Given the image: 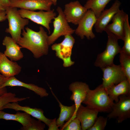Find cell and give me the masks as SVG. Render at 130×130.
I'll list each match as a JSON object with an SVG mask.
<instances>
[{
    "mask_svg": "<svg viewBox=\"0 0 130 130\" xmlns=\"http://www.w3.org/2000/svg\"><path fill=\"white\" fill-rule=\"evenodd\" d=\"M26 31L23 30L21 37L17 42L21 48L26 49L32 53L33 57L38 58L47 54L49 45L47 32L43 27H39V30L36 32L28 27Z\"/></svg>",
    "mask_w": 130,
    "mask_h": 130,
    "instance_id": "1",
    "label": "cell"
},
{
    "mask_svg": "<svg viewBox=\"0 0 130 130\" xmlns=\"http://www.w3.org/2000/svg\"><path fill=\"white\" fill-rule=\"evenodd\" d=\"M82 103L99 112L109 113L114 103L110 98L102 84L95 89L88 91Z\"/></svg>",
    "mask_w": 130,
    "mask_h": 130,
    "instance_id": "2",
    "label": "cell"
},
{
    "mask_svg": "<svg viewBox=\"0 0 130 130\" xmlns=\"http://www.w3.org/2000/svg\"><path fill=\"white\" fill-rule=\"evenodd\" d=\"M108 35V41L105 50L98 55L94 63V65L101 68L114 64L113 60L115 56L120 53L122 48L119 45L118 39L113 33L105 31Z\"/></svg>",
    "mask_w": 130,
    "mask_h": 130,
    "instance_id": "3",
    "label": "cell"
},
{
    "mask_svg": "<svg viewBox=\"0 0 130 130\" xmlns=\"http://www.w3.org/2000/svg\"><path fill=\"white\" fill-rule=\"evenodd\" d=\"M5 11L8 22V27L5 32L9 33L17 43L21 37L22 30L28 24L29 19L22 17L17 8L7 7L5 8Z\"/></svg>",
    "mask_w": 130,
    "mask_h": 130,
    "instance_id": "4",
    "label": "cell"
},
{
    "mask_svg": "<svg viewBox=\"0 0 130 130\" xmlns=\"http://www.w3.org/2000/svg\"><path fill=\"white\" fill-rule=\"evenodd\" d=\"M57 11L58 15L54 19L53 22V31L48 37V42L49 45L53 44L60 36L68 34L72 35L75 31V30L71 27L68 24L62 8L58 6Z\"/></svg>",
    "mask_w": 130,
    "mask_h": 130,
    "instance_id": "5",
    "label": "cell"
},
{
    "mask_svg": "<svg viewBox=\"0 0 130 130\" xmlns=\"http://www.w3.org/2000/svg\"><path fill=\"white\" fill-rule=\"evenodd\" d=\"M64 37L61 42L53 44L51 48L55 52L56 56L63 60V66L66 67L71 66L74 63V62L71 60V56L75 39L71 34L67 35Z\"/></svg>",
    "mask_w": 130,
    "mask_h": 130,
    "instance_id": "6",
    "label": "cell"
},
{
    "mask_svg": "<svg viewBox=\"0 0 130 130\" xmlns=\"http://www.w3.org/2000/svg\"><path fill=\"white\" fill-rule=\"evenodd\" d=\"M108 119H116L118 123L130 118V94L121 95L119 100L114 103L107 115Z\"/></svg>",
    "mask_w": 130,
    "mask_h": 130,
    "instance_id": "7",
    "label": "cell"
},
{
    "mask_svg": "<svg viewBox=\"0 0 130 130\" xmlns=\"http://www.w3.org/2000/svg\"><path fill=\"white\" fill-rule=\"evenodd\" d=\"M18 11L22 17L29 19L34 23L44 26L50 33L49 24L56 15L54 9L46 12L43 10L35 12L20 9L18 10Z\"/></svg>",
    "mask_w": 130,
    "mask_h": 130,
    "instance_id": "8",
    "label": "cell"
},
{
    "mask_svg": "<svg viewBox=\"0 0 130 130\" xmlns=\"http://www.w3.org/2000/svg\"><path fill=\"white\" fill-rule=\"evenodd\" d=\"M103 73L102 84L106 89L127 80L120 65H113L101 68Z\"/></svg>",
    "mask_w": 130,
    "mask_h": 130,
    "instance_id": "9",
    "label": "cell"
},
{
    "mask_svg": "<svg viewBox=\"0 0 130 130\" xmlns=\"http://www.w3.org/2000/svg\"><path fill=\"white\" fill-rule=\"evenodd\" d=\"M97 18L93 12L88 9L86 13L78 24L75 32L81 39L85 37L88 39H92L95 37L92 29L96 21Z\"/></svg>",
    "mask_w": 130,
    "mask_h": 130,
    "instance_id": "10",
    "label": "cell"
},
{
    "mask_svg": "<svg viewBox=\"0 0 130 130\" xmlns=\"http://www.w3.org/2000/svg\"><path fill=\"white\" fill-rule=\"evenodd\" d=\"M9 0V7L33 11L36 10L50 11L53 4L51 0Z\"/></svg>",
    "mask_w": 130,
    "mask_h": 130,
    "instance_id": "11",
    "label": "cell"
},
{
    "mask_svg": "<svg viewBox=\"0 0 130 130\" xmlns=\"http://www.w3.org/2000/svg\"><path fill=\"white\" fill-rule=\"evenodd\" d=\"M88 9L78 1H72L65 5L63 11L68 22L78 25Z\"/></svg>",
    "mask_w": 130,
    "mask_h": 130,
    "instance_id": "12",
    "label": "cell"
},
{
    "mask_svg": "<svg viewBox=\"0 0 130 130\" xmlns=\"http://www.w3.org/2000/svg\"><path fill=\"white\" fill-rule=\"evenodd\" d=\"M69 89L72 92L70 99L74 102L75 110L71 119L67 123L76 117L77 111L85 99L87 92L90 89L89 85L86 83L78 81L71 83L69 86Z\"/></svg>",
    "mask_w": 130,
    "mask_h": 130,
    "instance_id": "13",
    "label": "cell"
},
{
    "mask_svg": "<svg viewBox=\"0 0 130 130\" xmlns=\"http://www.w3.org/2000/svg\"><path fill=\"white\" fill-rule=\"evenodd\" d=\"M121 4L118 0H116L111 6L104 10L97 18L94 27L97 33H101L104 31L106 26L112 20L114 15L120 10Z\"/></svg>",
    "mask_w": 130,
    "mask_h": 130,
    "instance_id": "14",
    "label": "cell"
},
{
    "mask_svg": "<svg viewBox=\"0 0 130 130\" xmlns=\"http://www.w3.org/2000/svg\"><path fill=\"white\" fill-rule=\"evenodd\" d=\"M128 15L123 10H119L112 19V23L108 24L105 29L114 34L118 39L123 40L125 22Z\"/></svg>",
    "mask_w": 130,
    "mask_h": 130,
    "instance_id": "15",
    "label": "cell"
},
{
    "mask_svg": "<svg viewBox=\"0 0 130 130\" xmlns=\"http://www.w3.org/2000/svg\"><path fill=\"white\" fill-rule=\"evenodd\" d=\"M98 112L87 106L80 105L77 111L76 117L80 122L81 130H87L92 126L98 117Z\"/></svg>",
    "mask_w": 130,
    "mask_h": 130,
    "instance_id": "16",
    "label": "cell"
},
{
    "mask_svg": "<svg viewBox=\"0 0 130 130\" xmlns=\"http://www.w3.org/2000/svg\"><path fill=\"white\" fill-rule=\"evenodd\" d=\"M5 109H12L17 111H23L41 121L48 126L52 120V119L48 118L45 116L42 110L36 108H32L27 106H21L18 104V102L8 103L6 105Z\"/></svg>",
    "mask_w": 130,
    "mask_h": 130,
    "instance_id": "17",
    "label": "cell"
},
{
    "mask_svg": "<svg viewBox=\"0 0 130 130\" xmlns=\"http://www.w3.org/2000/svg\"><path fill=\"white\" fill-rule=\"evenodd\" d=\"M21 67L16 62L9 59L4 53L0 52V73L8 78L18 75Z\"/></svg>",
    "mask_w": 130,
    "mask_h": 130,
    "instance_id": "18",
    "label": "cell"
},
{
    "mask_svg": "<svg viewBox=\"0 0 130 130\" xmlns=\"http://www.w3.org/2000/svg\"><path fill=\"white\" fill-rule=\"evenodd\" d=\"M2 44L6 47L4 54L11 60L18 61L23 58V54L21 50V47L12 37L5 36Z\"/></svg>",
    "mask_w": 130,
    "mask_h": 130,
    "instance_id": "19",
    "label": "cell"
},
{
    "mask_svg": "<svg viewBox=\"0 0 130 130\" xmlns=\"http://www.w3.org/2000/svg\"><path fill=\"white\" fill-rule=\"evenodd\" d=\"M7 86L23 87L33 91L41 98L47 97L49 95L48 93L45 88L33 84L23 82L18 79L14 76L7 78L1 88Z\"/></svg>",
    "mask_w": 130,
    "mask_h": 130,
    "instance_id": "20",
    "label": "cell"
},
{
    "mask_svg": "<svg viewBox=\"0 0 130 130\" xmlns=\"http://www.w3.org/2000/svg\"><path fill=\"white\" fill-rule=\"evenodd\" d=\"M106 89L110 99L117 103L120 95L130 94V82L127 80H125L117 84L109 87Z\"/></svg>",
    "mask_w": 130,
    "mask_h": 130,
    "instance_id": "21",
    "label": "cell"
},
{
    "mask_svg": "<svg viewBox=\"0 0 130 130\" xmlns=\"http://www.w3.org/2000/svg\"><path fill=\"white\" fill-rule=\"evenodd\" d=\"M52 92L58 103L60 108L59 116L56 120L57 126L61 130L66 122L69 121L73 116L75 111V106L74 104L70 106H67L63 104L58 99L51 89Z\"/></svg>",
    "mask_w": 130,
    "mask_h": 130,
    "instance_id": "22",
    "label": "cell"
},
{
    "mask_svg": "<svg viewBox=\"0 0 130 130\" xmlns=\"http://www.w3.org/2000/svg\"><path fill=\"white\" fill-rule=\"evenodd\" d=\"M32 118L30 115L24 112H18L15 114H11L6 113L2 110L0 111V119L17 121L20 123L22 127L29 125Z\"/></svg>",
    "mask_w": 130,
    "mask_h": 130,
    "instance_id": "23",
    "label": "cell"
},
{
    "mask_svg": "<svg viewBox=\"0 0 130 130\" xmlns=\"http://www.w3.org/2000/svg\"><path fill=\"white\" fill-rule=\"evenodd\" d=\"M111 0H88L84 6L88 10H91L97 18L107 5Z\"/></svg>",
    "mask_w": 130,
    "mask_h": 130,
    "instance_id": "24",
    "label": "cell"
},
{
    "mask_svg": "<svg viewBox=\"0 0 130 130\" xmlns=\"http://www.w3.org/2000/svg\"><path fill=\"white\" fill-rule=\"evenodd\" d=\"M29 98V97L21 98L16 97L15 93L7 92L0 97V111L5 109L6 105L8 103L18 102Z\"/></svg>",
    "mask_w": 130,
    "mask_h": 130,
    "instance_id": "25",
    "label": "cell"
},
{
    "mask_svg": "<svg viewBox=\"0 0 130 130\" xmlns=\"http://www.w3.org/2000/svg\"><path fill=\"white\" fill-rule=\"evenodd\" d=\"M119 61L127 80L130 82V55L121 50L120 53Z\"/></svg>",
    "mask_w": 130,
    "mask_h": 130,
    "instance_id": "26",
    "label": "cell"
},
{
    "mask_svg": "<svg viewBox=\"0 0 130 130\" xmlns=\"http://www.w3.org/2000/svg\"><path fill=\"white\" fill-rule=\"evenodd\" d=\"M124 45L122 50L130 55V26L128 15L126 19L124 25Z\"/></svg>",
    "mask_w": 130,
    "mask_h": 130,
    "instance_id": "27",
    "label": "cell"
},
{
    "mask_svg": "<svg viewBox=\"0 0 130 130\" xmlns=\"http://www.w3.org/2000/svg\"><path fill=\"white\" fill-rule=\"evenodd\" d=\"M46 127V124L42 123L41 121L35 120L32 118L30 124L28 125L22 127L20 128L21 130H43Z\"/></svg>",
    "mask_w": 130,
    "mask_h": 130,
    "instance_id": "28",
    "label": "cell"
},
{
    "mask_svg": "<svg viewBox=\"0 0 130 130\" xmlns=\"http://www.w3.org/2000/svg\"><path fill=\"white\" fill-rule=\"evenodd\" d=\"M108 118L102 116L98 117L93 125L88 130H104L106 126Z\"/></svg>",
    "mask_w": 130,
    "mask_h": 130,
    "instance_id": "29",
    "label": "cell"
},
{
    "mask_svg": "<svg viewBox=\"0 0 130 130\" xmlns=\"http://www.w3.org/2000/svg\"><path fill=\"white\" fill-rule=\"evenodd\" d=\"M61 130H81L80 122L76 117L67 123H65Z\"/></svg>",
    "mask_w": 130,
    "mask_h": 130,
    "instance_id": "30",
    "label": "cell"
},
{
    "mask_svg": "<svg viewBox=\"0 0 130 130\" xmlns=\"http://www.w3.org/2000/svg\"><path fill=\"white\" fill-rule=\"evenodd\" d=\"M7 78L0 73V97L7 92L6 87L1 88L2 85L5 82Z\"/></svg>",
    "mask_w": 130,
    "mask_h": 130,
    "instance_id": "31",
    "label": "cell"
},
{
    "mask_svg": "<svg viewBox=\"0 0 130 130\" xmlns=\"http://www.w3.org/2000/svg\"><path fill=\"white\" fill-rule=\"evenodd\" d=\"M56 118H55L52 119V121L48 126V130H59V129L58 128V127L57 126L56 122Z\"/></svg>",
    "mask_w": 130,
    "mask_h": 130,
    "instance_id": "32",
    "label": "cell"
},
{
    "mask_svg": "<svg viewBox=\"0 0 130 130\" xmlns=\"http://www.w3.org/2000/svg\"><path fill=\"white\" fill-rule=\"evenodd\" d=\"M9 0H0V5L4 7L5 9L9 6Z\"/></svg>",
    "mask_w": 130,
    "mask_h": 130,
    "instance_id": "33",
    "label": "cell"
},
{
    "mask_svg": "<svg viewBox=\"0 0 130 130\" xmlns=\"http://www.w3.org/2000/svg\"><path fill=\"white\" fill-rule=\"evenodd\" d=\"M6 19L5 10L0 12V22L5 20Z\"/></svg>",
    "mask_w": 130,
    "mask_h": 130,
    "instance_id": "34",
    "label": "cell"
},
{
    "mask_svg": "<svg viewBox=\"0 0 130 130\" xmlns=\"http://www.w3.org/2000/svg\"><path fill=\"white\" fill-rule=\"evenodd\" d=\"M5 10V8L0 5V12Z\"/></svg>",
    "mask_w": 130,
    "mask_h": 130,
    "instance_id": "35",
    "label": "cell"
},
{
    "mask_svg": "<svg viewBox=\"0 0 130 130\" xmlns=\"http://www.w3.org/2000/svg\"><path fill=\"white\" fill-rule=\"evenodd\" d=\"M53 2V4L54 5H56L57 4V0H51Z\"/></svg>",
    "mask_w": 130,
    "mask_h": 130,
    "instance_id": "36",
    "label": "cell"
}]
</instances>
